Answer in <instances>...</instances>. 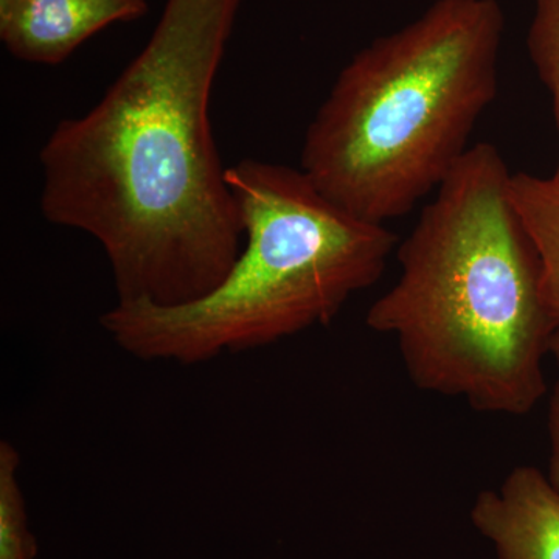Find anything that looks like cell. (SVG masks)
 <instances>
[{
    "label": "cell",
    "mask_w": 559,
    "mask_h": 559,
    "mask_svg": "<svg viewBox=\"0 0 559 559\" xmlns=\"http://www.w3.org/2000/svg\"><path fill=\"white\" fill-rule=\"evenodd\" d=\"M241 0H167L145 49L40 150V212L95 238L119 304L207 296L245 248V223L210 124Z\"/></svg>",
    "instance_id": "cell-1"
},
{
    "label": "cell",
    "mask_w": 559,
    "mask_h": 559,
    "mask_svg": "<svg viewBox=\"0 0 559 559\" xmlns=\"http://www.w3.org/2000/svg\"><path fill=\"white\" fill-rule=\"evenodd\" d=\"M492 143L471 146L400 242V277L367 312L419 390L521 417L547 393L559 323Z\"/></svg>",
    "instance_id": "cell-2"
},
{
    "label": "cell",
    "mask_w": 559,
    "mask_h": 559,
    "mask_svg": "<svg viewBox=\"0 0 559 559\" xmlns=\"http://www.w3.org/2000/svg\"><path fill=\"white\" fill-rule=\"evenodd\" d=\"M498 0H436L342 69L305 134L301 171L329 200L385 224L437 191L498 94Z\"/></svg>",
    "instance_id": "cell-3"
},
{
    "label": "cell",
    "mask_w": 559,
    "mask_h": 559,
    "mask_svg": "<svg viewBox=\"0 0 559 559\" xmlns=\"http://www.w3.org/2000/svg\"><path fill=\"white\" fill-rule=\"evenodd\" d=\"M226 180L246 230L226 278L189 304L117 301L102 316L134 358L197 366L326 325L384 275L399 248L385 224L342 209L301 170L242 159Z\"/></svg>",
    "instance_id": "cell-4"
},
{
    "label": "cell",
    "mask_w": 559,
    "mask_h": 559,
    "mask_svg": "<svg viewBox=\"0 0 559 559\" xmlns=\"http://www.w3.org/2000/svg\"><path fill=\"white\" fill-rule=\"evenodd\" d=\"M148 10L146 0H0V40L17 60L58 66L98 32Z\"/></svg>",
    "instance_id": "cell-5"
},
{
    "label": "cell",
    "mask_w": 559,
    "mask_h": 559,
    "mask_svg": "<svg viewBox=\"0 0 559 559\" xmlns=\"http://www.w3.org/2000/svg\"><path fill=\"white\" fill-rule=\"evenodd\" d=\"M471 521L499 559H559V492L535 466H518L481 491Z\"/></svg>",
    "instance_id": "cell-6"
},
{
    "label": "cell",
    "mask_w": 559,
    "mask_h": 559,
    "mask_svg": "<svg viewBox=\"0 0 559 559\" xmlns=\"http://www.w3.org/2000/svg\"><path fill=\"white\" fill-rule=\"evenodd\" d=\"M510 197L538 253L544 293L559 323V182L516 173Z\"/></svg>",
    "instance_id": "cell-7"
},
{
    "label": "cell",
    "mask_w": 559,
    "mask_h": 559,
    "mask_svg": "<svg viewBox=\"0 0 559 559\" xmlns=\"http://www.w3.org/2000/svg\"><path fill=\"white\" fill-rule=\"evenodd\" d=\"M21 457L10 441L0 443V559H35L36 543L27 530L17 481Z\"/></svg>",
    "instance_id": "cell-8"
},
{
    "label": "cell",
    "mask_w": 559,
    "mask_h": 559,
    "mask_svg": "<svg viewBox=\"0 0 559 559\" xmlns=\"http://www.w3.org/2000/svg\"><path fill=\"white\" fill-rule=\"evenodd\" d=\"M527 47L539 79L550 92L559 134V0H535ZM551 178L559 182V157Z\"/></svg>",
    "instance_id": "cell-9"
},
{
    "label": "cell",
    "mask_w": 559,
    "mask_h": 559,
    "mask_svg": "<svg viewBox=\"0 0 559 559\" xmlns=\"http://www.w3.org/2000/svg\"><path fill=\"white\" fill-rule=\"evenodd\" d=\"M551 358L557 362L558 377L550 396L549 406V465H547V479L555 491L559 492V331L551 344Z\"/></svg>",
    "instance_id": "cell-10"
}]
</instances>
